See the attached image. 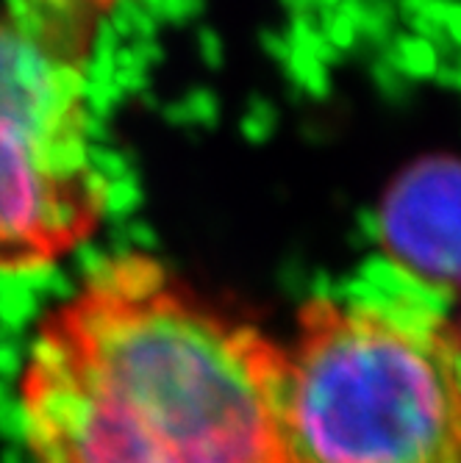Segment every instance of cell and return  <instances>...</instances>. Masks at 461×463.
Returning <instances> with one entry per match:
<instances>
[{"label":"cell","mask_w":461,"mask_h":463,"mask_svg":"<svg viewBox=\"0 0 461 463\" xmlns=\"http://www.w3.org/2000/svg\"><path fill=\"white\" fill-rule=\"evenodd\" d=\"M286 350L145 252L98 264L20 374L36 463H283Z\"/></svg>","instance_id":"1"},{"label":"cell","mask_w":461,"mask_h":463,"mask_svg":"<svg viewBox=\"0 0 461 463\" xmlns=\"http://www.w3.org/2000/svg\"><path fill=\"white\" fill-rule=\"evenodd\" d=\"M283 463H461V358L450 322L384 286L298 314L281 389Z\"/></svg>","instance_id":"2"},{"label":"cell","mask_w":461,"mask_h":463,"mask_svg":"<svg viewBox=\"0 0 461 463\" xmlns=\"http://www.w3.org/2000/svg\"><path fill=\"white\" fill-rule=\"evenodd\" d=\"M106 200L90 128H4L0 272H36L70 256L98 231Z\"/></svg>","instance_id":"3"},{"label":"cell","mask_w":461,"mask_h":463,"mask_svg":"<svg viewBox=\"0 0 461 463\" xmlns=\"http://www.w3.org/2000/svg\"><path fill=\"white\" fill-rule=\"evenodd\" d=\"M379 241L398 275L437 294L461 291V158L411 161L379 205Z\"/></svg>","instance_id":"4"},{"label":"cell","mask_w":461,"mask_h":463,"mask_svg":"<svg viewBox=\"0 0 461 463\" xmlns=\"http://www.w3.org/2000/svg\"><path fill=\"white\" fill-rule=\"evenodd\" d=\"M90 128L83 75L62 64L0 12V131Z\"/></svg>","instance_id":"5"},{"label":"cell","mask_w":461,"mask_h":463,"mask_svg":"<svg viewBox=\"0 0 461 463\" xmlns=\"http://www.w3.org/2000/svg\"><path fill=\"white\" fill-rule=\"evenodd\" d=\"M114 0H20L12 20L36 45L70 67H83L98 20Z\"/></svg>","instance_id":"6"},{"label":"cell","mask_w":461,"mask_h":463,"mask_svg":"<svg viewBox=\"0 0 461 463\" xmlns=\"http://www.w3.org/2000/svg\"><path fill=\"white\" fill-rule=\"evenodd\" d=\"M450 333H453V345H456V353L461 358V311H458V319L450 322Z\"/></svg>","instance_id":"7"}]
</instances>
